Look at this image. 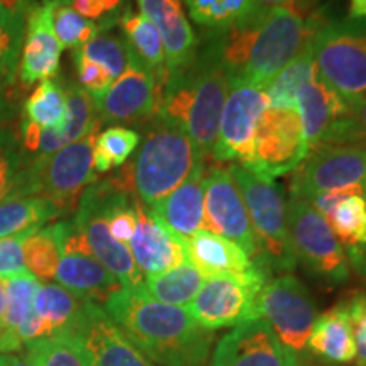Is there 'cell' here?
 Returning <instances> with one entry per match:
<instances>
[{
  "mask_svg": "<svg viewBox=\"0 0 366 366\" xmlns=\"http://www.w3.org/2000/svg\"><path fill=\"white\" fill-rule=\"evenodd\" d=\"M102 307L153 365L200 366L209 358L214 332L200 327L185 307L154 300L143 285L121 287Z\"/></svg>",
  "mask_w": 366,
  "mask_h": 366,
  "instance_id": "obj_1",
  "label": "cell"
},
{
  "mask_svg": "<svg viewBox=\"0 0 366 366\" xmlns=\"http://www.w3.org/2000/svg\"><path fill=\"white\" fill-rule=\"evenodd\" d=\"M324 17H304L292 9H274L262 22L234 26L222 33V54L229 84L267 86L307 46Z\"/></svg>",
  "mask_w": 366,
  "mask_h": 366,
  "instance_id": "obj_2",
  "label": "cell"
},
{
  "mask_svg": "<svg viewBox=\"0 0 366 366\" xmlns=\"http://www.w3.org/2000/svg\"><path fill=\"white\" fill-rule=\"evenodd\" d=\"M227 92L222 33H205L192 65L168 80L159 114L185 127L200 154L212 158Z\"/></svg>",
  "mask_w": 366,
  "mask_h": 366,
  "instance_id": "obj_3",
  "label": "cell"
},
{
  "mask_svg": "<svg viewBox=\"0 0 366 366\" xmlns=\"http://www.w3.org/2000/svg\"><path fill=\"white\" fill-rule=\"evenodd\" d=\"M202 167L205 158L185 127L158 114L146 124L144 137L132 162L137 199L151 207Z\"/></svg>",
  "mask_w": 366,
  "mask_h": 366,
  "instance_id": "obj_4",
  "label": "cell"
},
{
  "mask_svg": "<svg viewBox=\"0 0 366 366\" xmlns=\"http://www.w3.org/2000/svg\"><path fill=\"white\" fill-rule=\"evenodd\" d=\"M95 134L66 144L49 157L24 159L11 195L44 199L56 205L63 216L73 212L86 187L97 182L94 170Z\"/></svg>",
  "mask_w": 366,
  "mask_h": 366,
  "instance_id": "obj_5",
  "label": "cell"
},
{
  "mask_svg": "<svg viewBox=\"0 0 366 366\" xmlns=\"http://www.w3.org/2000/svg\"><path fill=\"white\" fill-rule=\"evenodd\" d=\"M248 210L258 242L256 263L272 272H292L297 259L288 234L287 200L282 185L273 178L258 175L239 163L229 164Z\"/></svg>",
  "mask_w": 366,
  "mask_h": 366,
  "instance_id": "obj_6",
  "label": "cell"
},
{
  "mask_svg": "<svg viewBox=\"0 0 366 366\" xmlns=\"http://www.w3.org/2000/svg\"><path fill=\"white\" fill-rule=\"evenodd\" d=\"M310 46L319 79L353 107L366 95V19L324 21Z\"/></svg>",
  "mask_w": 366,
  "mask_h": 366,
  "instance_id": "obj_7",
  "label": "cell"
},
{
  "mask_svg": "<svg viewBox=\"0 0 366 366\" xmlns=\"http://www.w3.org/2000/svg\"><path fill=\"white\" fill-rule=\"evenodd\" d=\"M132 177V162L105 180L94 182L81 194L76 205L75 222L81 229L92 254L117 278L121 287L136 288L144 282V274L136 267L129 246L111 236L107 210L119 187Z\"/></svg>",
  "mask_w": 366,
  "mask_h": 366,
  "instance_id": "obj_8",
  "label": "cell"
},
{
  "mask_svg": "<svg viewBox=\"0 0 366 366\" xmlns=\"http://www.w3.org/2000/svg\"><path fill=\"white\" fill-rule=\"evenodd\" d=\"M287 219L297 262L329 285L345 283L350 278V262L326 219L294 194L287 202Z\"/></svg>",
  "mask_w": 366,
  "mask_h": 366,
  "instance_id": "obj_9",
  "label": "cell"
},
{
  "mask_svg": "<svg viewBox=\"0 0 366 366\" xmlns=\"http://www.w3.org/2000/svg\"><path fill=\"white\" fill-rule=\"evenodd\" d=\"M268 277V269L256 262L246 273L209 277L185 310L205 331L236 327L256 317V297Z\"/></svg>",
  "mask_w": 366,
  "mask_h": 366,
  "instance_id": "obj_10",
  "label": "cell"
},
{
  "mask_svg": "<svg viewBox=\"0 0 366 366\" xmlns=\"http://www.w3.org/2000/svg\"><path fill=\"white\" fill-rule=\"evenodd\" d=\"M256 317L269 324L283 345L302 351L317 319L314 299L307 287L292 273H283L264 283L254 304Z\"/></svg>",
  "mask_w": 366,
  "mask_h": 366,
  "instance_id": "obj_11",
  "label": "cell"
},
{
  "mask_svg": "<svg viewBox=\"0 0 366 366\" xmlns=\"http://www.w3.org/2000/svg\"><path fill=\"white\" fill-rule=\"evenodd\" d=\"M366 192V144H319L294 172L290 194L302 199L320 192Z\"/></svg>",
  "mask_w": 366,
  "mask_h": 366,
  "instance_id": "obj_12",
  "label": "cell"
},
{
  "mask_svg": "<svg viewBox=\"0 0 366 366\" xmlns=\"http://www.w3.org/2000/svg\"><path fill=\"white\" fill-rule=\"evenodd\" d=\"M307 154L309 146L295 109L267 107L256 129L253 159L246 168L274 180L295 172Z\"/></svg>",
  "mask_w": 366,
  "mask_h": 366,
  "instance_id": "obj_13",
  "label": "cell"
},
{
  "mask_svg": "<svg viewBox=\"0 0 366 366\" xmlns=\"http://www.w3.org/2000/svg\"><path fill=\"white\" fill-rule=\"evenodd\" d=\"M267 107L268 102L263 89L242 81L229 84L227 99L219 122L217 141L212 151L214 162L236 159L242 167L251 163L256 129Z\"/></svg>",
  "mask_w": 366,
  "mask_h": 366,
  "instance_id": "obj_14",
  "label": "cell"
},
{
  "mask_svg": "<svg viewBox=\"0 0 366 366\" xmlns=\"http://www.w3.org/2000/svg\"><path fill=\"white\" fill-rule=\"evenodd\" d=\"M63 336L79 346L89 366H157L127 340L99 304L85 302Z\"/></svg>",
  "mask_w": 366,
  "mask_h": 366,
  "instance_id": "obj_15",
  "label": "cell"
},
{
  "mask_svg": "<svg viewBox=\"0 0 366 366\" xmlns=\"http://www.w3.org/2000/svg\"><path fill=\"white\" fill-rule=\"evenodd\" d=\"M204 229L239 244L251 259L258 258V242L248 210L229 167H207L204 178Z\"/></svg>",
  "mask_w": 366,
  "mask_h": 366,
  "instance_id": "obj_16",
  "label": "cell"
},
{
  "mask_svg": "<svg viewBox=\"0 0 366 366\" xmlns=\"http://www.w3.org/2000/svg\"><path fill=\"white\" fill-rule=\"evenodd\" d=\"M164 89L143 66L131 61L102 97L94 99L102 124H148L162 112Z\"/></svg>",
  "mask_w": 366,
  "mask_h": 366,
  "instance_id": "obj_17",
  "label": "cell"
},
{
  "mask_svg": "<svg viewBox=\"0 0 366 366\" xmlns=\"http://www.w3.org/2000/svg\"><path fill=\"white\" fill-rule=\"evenodd\" d=\"M212 366H300V361L267 320L254 317L237 324L217 341Z\"/></svg>",
  "mask_w": 366,
  "mask_h": 366,
  "instance_id": "obj_18",
  "label": "cell"
},
{
  "mask_svg": "<svg viewBox=\"0 0 366 366\" xmlns=\"http://www.w3.org/2000/svg\"><path fill=\"white\" fill-rule=\"evenodd\" d=\"M137 224L129 249L144 277L158 274L189 262L185 239L170 231L139 199L136 200Z\"/></svg>",
  "mask_w": 366,
  "mask_h": 366,
  "instance_id": "obj_19",
  "label": "cell"
},
{
  "mask_svg": "<svg viewBox=\"0 0 366 366\" xmlns=\"http://www.w3.org/2000/svg\"><path fill=\"white\" fill-rule=\"evenodd\" d=\"M61 53L63 46L53 29L51 2L43 0L41 4H36L27 17L17 80L22 86L51 80L59 71Z\"/></svg>",
  "mask_w": 366,
  "mask_h": 366,
  "instance_id": "obj_20",
  "label": "cell"
},
{
  "mask_svg": "<svg viewBox=\"0 0 366 366\" xmlns=\"http://www.w3.org/2000/svg\"><path fill=\"white\" fill-rule=\"evenodd\" d=\"M137 6L141 14L157 26L163 41L168 80L175 79L192 65L199 48V39L187 19L182 0H137Z\"/></svg>",
  "mask_w": 366,
  "mask_h": 366,
  "instance_id": "obj_21",
  "label": "cell"
},
{
  "mask_svg": "<svg viewBox=\"0 0 366 366\" xmlns=\"http://www.w3.org/2000/svg\"><path fill=\"white\" fill-rule=\"evenodd\" d=\"M54 280L79 299L99 305L121 288L117 278L90 249L61 251Z\"/></svg>",
  "mask_w": 366,
  "mask_h": 366,
  "instance_id": "obj_22",
  "label": "cell"
},
{
  "mask_svg": "<svg viewBox=\"0 0 366 366\" xmlns=\"http://www.w3.org/2000/svg\"><path fill=\"white\" fill-rule=\"evenodd\" d=\"M207 167L192 173L178 189L148 207L170 231L189 239L204 229V178Z\"/></svg>",
  "mask_w": 366,
  "mask_h": 366,
  "instance_id": "obj_23",
  "label": "cell"
},
{
  "mask_svg": "<svg viewBox=\"0 0 366 366\" xmlns=\"http://www.w3.org/2000/svg\"><path fill=\"white\" fill-rule=\"evenodd\" d=\"M295 111L300 117L304 139L310 153L322 141L329 127L350 114V107L331 86L315 75L297 95Z\"/></svg>",
  "mask_w": 366,
  "mask_h": 366,
  "instance_id": "obj_24",
  "label": "cell"
},
{
  "mask_svg": "<svg viewBox=\"0 0 366 366\" xmlns=\"http://www.w3.org/2000/svg\"><path fill=\"white\" fill-rule=\"evenodd\" d=\"M185 248L187 259L202 273V277L241 274L254 267L253 259L239 244L205 229L185 239Z\"/></svg>",
  "mask_w": 366,
  "mask_h": 366,
  "instance_id": "obj_25",
  "label": "cell"
},
{
  "mask_svg": "<svg viewBox=\"0 0 366 366\" xmlns=\"http://www.w3.org/2000/svg\"><path fill=\"white\" fill-rule=\"evenodd\" d=\"M119 26L124 34L122 39L127 46L131 61L143 66L164 89L168 81V68L163 41L157 26L143 14L132 12L131 9L119 16Z\"/></svg>",
  "mask_w": 366,
  "mask_h": 366,
  "instance_id": "obj_26",
  "label": "cell"
},
{
  "mask_svg": "<svg viewBox=\"0 0 366 366\" xmlns=\"http://www.w3.org/2000/svg\"><path fill=\"white\" fill-rule=\"evenodd\" d=\"M307 347L314 355L331 363H353L356 360V346L346 300H341L331 310L315 319L312 331L309 334Z\"/></svg>",
  "mask_w": 366,
  "mask_h": 366,
  "instance_id": "obj_27",
  "label": "cell"
},
{
  "mask_svg": "<svg viewBox=\"0 0 366 366\" xmlns=\"http://www.w3.org/2000/svg\"><path fill=\"white\" fill-rule=\"evenodd\" d=\"M38 2L0 0V84L11 89L17 80L27 17Z\"/></svg>",
  "mask_w": 366,
  "mask_h": 366,
  "instance_id": "obj_28",
  "label": "cell"
},
{
  "mask_svg": "<svg viewBox=\"0 0 366 366\" xmlns=\"http://www.w3.org/2000/svg\"><path fill=\"white\" fill-rule=\"evenodd\" d=\"M204 285L202 273L190 262L167 269L158 274L144 277L143 288L154 300L175 307H187Z\"/></svg>",
  "mask_w": 366,
  "mask_h": 366,
  "instance_id": "obj_29",
  "label": "cell"
},
{
  "mask_svg": "<svg viewBox=\"0 0 366 366\" xmlns=\"http://www.w3.org/2000/svg\"><path fill=\"white\" fill-rule=\"evenodd\" d=\"M59 216H63L61 210L48 200L9 195L0 202V239L41 229Z\"/></svg>",
  "mask_w": 366,
  "mask_h": 366,
  "instance_id": "obj_30",
  "label": "cell"
},
{
  "mask_svg": "<svg viewBox=\"0 0 366 366\" xmlns=\"http://www.w3.org/2000/svg\"><path fill=\"white\" fill-rule=\"evenodd\" d=\"M315 75H317V70H315L312 46L309 41L307 46L264 86L268 107L295 109L297 95Z\"/></svg>",
  "mask_w": 366,
  "mask_h": 366,
  "instance_id": "obj_31",
  "label": "cell"
},
{
  "mask_svg": "<svg viewBox=\"0 0 366 366\" xmlns=\"http://www.w3.org/2000/svg\"><path fill=\"white\" fill-rule=\"evenodd\" d=\"M85 300L79 299L58 283L41 282L36 292L33 310L48 329L49 337L59 336L71 326Z\"/></svg>",
  "mask_w": 366,
  "mask_h": 366,
  "instance_id": "obj_32",
  "label": "cell"
},
{
  "mask_svg": "<svg viewBox=\"0 0 366 366\" xmlns=\"http://www.w3.org/2000/svg\"><path fill=\"white\" fill-rule=\"evenodd\" d=\"M66 117L65 86L53 79L39 81L22 105L21 121L31 122L41 129L61 131L66 124Z\"/></svg>",
  "mask_w": 366,
  "mask_h": 366,
  "instance_id": "obj_33",
  "label": "cell"
},
{
  "mask_svg": "<svg viewBox=\"0 0 366 366\" xmlns=\"http://www.w3.org/2000/svg\"><path fill=\"white\" fill-rule=\"evenodd\" d=\"M141 143V134L127 126H109L95 134L94 170L97 175L116 170L129 162Z\"/></svg>",
  "mask_w": 366,
  "mask_h": 366,
  "instance_id": "obj_34",
  "label": "cell"
},
{
  "mask_svg": "<svg viewBox=\"0 0 366 366\" xmlns=\"http://www.w3.org/2000/svg\"><path fill=\"white\" fill-rule=\"evenodd\" d=\"M192 21L207 33H226L244 21L251 0H183Z\"/></svg>",
  "mask_w": 366,
  "mask_h": 366,
  "instance_id": "obj_35",
  "label": "cell"
},
{
  "mask_svg": "<svg viewBox=\"0 0 366 366\" xmlns=\"http://www.w3.org/2000/svg\"><path fill=\"white\" fill-rule=\"evenodd\" d=\"M22 254L27 272L34 274L39 282H51L61 258L59 242L53 226H44L31 232L22 244Z\"/></svg>",
  "mask_w": 366,
  "mask_h": 366,
  "instance_id": "obj_36",
  "label": "cell"
},
{
  "mask_svg": "<svg viewBox=\"0 0 366 366\" xmlns=\"http://www.w3.org/2000/svg\"><path fill=\"white\" fill-rule=\"evenodd\" d=\"M63 86H65L66 95L68 117L65 127L58 132L61 134L65 144H71L80 139H85L86 136L94 134V132H99L102 122L97 116L94 99L79 84L70 81V84Z\"/></svg>",
  "mask_w": 366,
  "mask_h": 366,
  "instance_id": "obj_37",
  "label": "cell"
},
{
  "mask_svg": "<svg viewBox=\"0 0 366 366\" xmlns=\"http://www.w3.org/2000/svg\"><path fill=\"white\" fill-rule=\"evenodd\" d=\"M327 224L337 241L347 248L366 242V199L363 195H347L336 204L327 216Z\"/></svg>",
  "mask_w": 366,
  "mask_h": 366,
  "instance_id": "obj_38",
  "label": "cell"
},
{
  "mask_svg": "<svg viewBox=\"0 0 366 366\" xmlns=\"http://www.w3.org/2000/svg\"><path fill=\"white\" fill-rule=\"evenodd\" d=\"M51 2V21H53V29L54 34L59 43H61L63 49H80L81 46H85L90 39H94L95 36L100 34V31L104 29L102 24L85 19L79 12L73 11L68 4L63 2Z\"/></svg>",
  "mask_w": 366,
  "mask_h": 366,
  "instance_id": "obj_39",
  "label": "cell"
},
{
  "mask_svg": "<svg viewBox=\"0 0 366 366\" xmlns=\"http://www.w3.org/2000/svg\"><path fill=\"white\" fill-rule=\"evenodd\" d=\"M26 356L34 366H89L79 346L63 334L31 342L26 346Z\"/></svg>",
  "mask_w": 366,
  "mask_h": 366,
  "instance_id": "obj_40",
  "label": "cell"
},
{
  "mask_svg": "<svg viewBox=\"0 0 366 366\" xmlns=\"http://www.w3.org/2000/svg\"><path fill=\"white\" fill-rule=\"evenodd\" d=\"M41 285V282L34 274L26 273L21 277L12 278L6 282V297H7V309H6V327L11 336L17 340V327L21 326L22 320L27 317L34 304L36 292ZM19 342V340H17ZM21 345V342H19ZM22 346V345H21Z\"/></svg>",
  "mask_w": 366,
  "mask_h": 366,
  "instance_id": "obj_41",
  "label": "cell"
},
{
  "mask_svg": "<svg viewBox=\"0 0 366 366\" xmlns=\"http://www.w3.org/2000/svg\"><path fill=\"white\" fill-rule=\"evenodd\" d=\"M79 51L92 61L99 63L117 80L129 66V53L124 39L114 34H99L90 39Z\"/></svg>",
  "mask_w": 366,
  "mask_h": 366,
  "instance_id": "obj_42",
  "label": "cell"
},
{
  "mask_svg": "<svg viewBox=\"0 0 366 366\" xmlns=\"http://www.w3.org/2000/svg\"><path fill=\"white\" fill-rule=\"evenodd\" d=\"M22 164L19 134L11 126L0 127V202L12 194Z\"/></svg>",
  "mask_w": 366,
  "mask_h": 366,
  "instance_id": "obj_43",
  "label": "cell"
},
{
  "mask_svg": "<svg viewBox=\"0 0 366 366\" xmlns=\"http://www.w3.org/2000/svg\"><path fill=\"white\" fill-rule=\"evenodd\" d=\"M334 143L366 144V95L350 109V114L346 117L329 127L319 144Z\"/></svg>",
  "mask_w": 366,
  "mask_h": 366,
  "instance_id": "obj_44",
  "label": "cell"
},
{
  "mask_svg": "<svg viewBox=\"0 0 366 366\" xmlns=\"http://www.w3.org/2000/svg\"><path fill=\"white\" fill-rule=\"evenodd\" d=\"M73 61H75V71L76 79H79V85L84 89L92 99L102 97L109 86L114 84L112 75L100 66L99 63L92 61L86 56H84L79 49L73 51Z\"/></svg>",
  "mask_w": 366,
  "mask_h": 366,
  "instance_id": "obj_45",
  "label": "cell"
},
{
  "mask_svg": "<svg viewBox=\"0 0 366 366\" xmlns=\"http://www.w3.org/2000/svg\"><path fill=\"white\" fill-rule=\"evenodd\" d=\"M34 231H38V229H29V231L21 232V234L0 239V280L2 282L29 273L24 263L22 244H24L26 237Z\"/></svg>",
  "mask_w": 366,
  "mask_h": 366,
  "instance_id": "obj_46",
  "label": "cell"
},
{
  "mask_svg": "<svg viewBox=\"0 0 366 366\" xmlns=\"http://www.w3.org/2000/svg\"><path fill=\"white\" fill-rule=\"evenodd\" d=\"M315 4H317V0H251L248 16L237 26L258 24L274 9H292L304 17H309L315 12Z\"/></svg>",
  "mask_w": 366,
  "mask_h": 366,
  "instance_id": "obj_47",
  "label": "cell"
},
{
  "mask_svg": "<svg viewBox=\"0 0 366 366\" xmlns=\"http://www.w3.org/2000/svg\"><path fill=\"white\" fill-rule=\"evenodd\" d=\"M356 346V363L366 366V292H356L346 300Z\"/></svg>",
  "mask_w": 366,
  "mask_h": 366,
  "instance_id": "obj_48",
  "label": "cell"
},
{
  "mask_svg": "<svg viewBox=\"0 0 366 366\" xmlns=\"http://www.w3.org/2000/svg\"><path fill=\"white\" fill-rule=\"evenodd\" d=\"M73 11H76L81 17L89 21H102L104 26H111V21L119 17H112L122 6V0H63Z\"/></svg>",
  "mask_w": 366,
  "mask_h": 366,
  "instance_id": "obj_49",
  "label": "cell"
},
{
  "mask_svg": "<svg viewBox=\"0 0 366 366\" xmlns=\"http://www.w3.org/2000/svg\"><path fill=\"white\" fill-rule=\"evenodd\" d=\"M347 262L358 272L361 277L366 278V242L365 244L355 246V248H347Z\"/></svg>",
  "mask_w": 366,
  "mask_h": 366,
  "instance_id": "obj_50",
  "label": "cell"
},
{
  "mask_svg": "<svg viewBox=\"0 0 366 366\" xmlns=\"http://www.w3.org/2000/svg\"><path fill=\"white\" fill-rule=\"evenodd\" d=\"M14 112H16V107H14L12 99L9 97V90L0 84V127L7 126L12 121Z\"/></svg>",
  "mask_w": 366,
  "mask_h": 366,
  "instance_id": "obj_51",
  "label": "cell"
},
{
  "mask_svg": "<svg viewBox=\"0 0 366 366\" xmlns=\"http://www.w3.org/2000/svg\"><path fill=\"white\" fill-rule=\"evenodd\" d=\"M2 366H34L27 356H16L11 353H2Z\"/></svg>",
  "mask_w": 366,
  "mask_h": 366,
  "instance_id": "obj_52",
  "label": "cell"
},
{
  "mask_svg": "<svg viewBox=\"0 0 366 366\" xmlns=\"http://www.w3.org/2000/svg\"><path fill=\"white\" fill-rule=\"evenodd\" d=\"M350 19H366V0H350Z\"/></svg>",
  "mask_w": 366,
  "mask_h": 366,
  "instance_id": "obj_53",
  "label": "cell"
},
{
  "mask_svg": "<svg viewBox=\"0 0 366 366\" xmlns=\"http://www.w3.org/2000/svg\"><path fill=\"white\" fill-rule=\"evenodd\" d=\"M0 366H2V353H0Z\"/></svg>",
  "mask_w": 366,
  "mask_h": 366,
  "instance_id": "obj_54",
  "label": "cell"
},
{
  "mask_svg": "<svg viewBox=\"0 0 366 366\" xmlns=\"http://www.w3.org/2000/svg\"><path fill=\"white\" fill-rule=\"evenodd\" d=\"M54 2H63V0H54Z\"/></svg>",
  "mask_w": 366,
  "mask_h": 366,
  "instance_id": "obj_55",
  "label": "cell"
}]
</instances>
